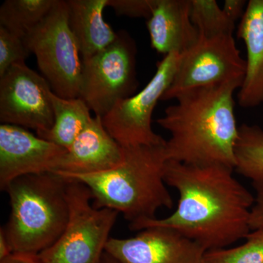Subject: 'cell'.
Segmentation results:
<instances>
[{
	"mask_svg": "<svg viewBox=\"0 0 263 263\" xmlns=\"http://www.w3.org/2000/svg\"><path fill=\"white\" fill-rule=\"evenodd\" d=\"M222 164H193L167 160L164 179L179 193L176 210L164 219L129 226L171 228L194 240L205 251L224 249L250 233L249 219L254 196Z\"/></svg>",
	"mask_w": 263,
	"mask_h": 263,
	"instance_id": "1",
	"label": "cell"
},
{
	"mask_svg": "<svg viewBox=\"0 0 263 263\" xmlns=\"http://www.w3.org/2000/svg\"><path fill=\"white\" fill-rule=\"evenodd\" d=\"M243 81L190 90L157 119L171 137L164 145L167 160L193 164H222L235 170L239 127L234 95Z\"/></svg>",
	"mask_w": 263,
	"mask_h": 263,
	"instance_id": "2",
	"label": "cell"
},
{
	"mask_svg": "<svg viewBox=\"0 0 263 263\" xmlns=\"http://www.w3.org/2000/svg\"><path fill=\"white\" fill-rule=\"evenodd\" d=\"M167 159L163 146L124 148L117 167L97 174L62 176L84 183L97 209L122 213L129 226L155 219L159 209L174 205L164 179Z\"/></svg>",
	"mask_w": 263,
	"mask_h": 263,
	"instance_id": "3",
	"label": "cell"
},
{
	"mask_svg": "<svg viewBox=\"0 0 263 263\" xmlns=\"http://www.w3.org/2000/svg\"><path fill=\"white\" fill-rule=\"evenodd\" d=\"M69 179L54 172L15 179L5 192L11 208L4 228L13 252L38 255L59 239L69 219Z\"/></svg>",
	"mask_w": 263,
	"mask_h": 263,
	"instance_id": "4",
	"label": "cell"
},
{
	"mask_svg": "<svg viewBox=\"0 0 263 263\" xmlns=\"http://www.w3.org/2000/svg\"><path fill=\"white\" fill-rule=\"evenodd\" d=\"M68 179L67 226L59 239L38 257L43 263H102L119 213L97 209L91 203L89 189L80 181Z\"/></svg>",
	"mask_w": 263,
	"mask_h": 263,
	"instance_id": "5",
	"label": "cell"
},
{
	"mask_svg": "<svg viewBox=\"0 0 263 263\" xmlns=\"http://www.w3.org/2000/svg\"><path fill=\"white\" fill-rule=\"evenodd\" d=\"M24 41L52 91L62 98H79L83 60L69 25L67 1L56 0L47 16Z\"/></svg>",
	"mask_w": 263,
	"mask_h": 263,
	"instance_id": "6",
	"label": "cell"
},
{
	"mask_svg": "<svg viewBox=\"0 0 263 263\" xmlns=\"http://www.w3.org/2000/svg\"><path fill=\"white\" fill-rule=\"evenodd\" d=\"M136 54L134 40L121 31L108 47L83 60L79 98L95 117L103 118L118 101L134 95L138 86Z\"/></svg>",
	"mask_w": 263,
	"mask_h": 263,
	"instance_id": "7",
	"label": "cell"
},
{
	"mask_svg": "<svg viewBox=\"0 0 263 263\" xmlns=\"http://www.w3.org/2000/svg\"><path fill=\"white\" fill-rule=\"evenodd\" d=\"M180 57L179 53L164 56L157 63L155 75L141 91L118 101L102 118L109 134L124 148L165 145V140L152 129V115L172 82Z\"/></svg>",
	"mask_w": 263,
	"mask_h": 263,
	"instance_id": "8",
	"label": "cell"
},
{
	"mask_svg": "<svg viewBox=\"0 0 263 263\" xmlns=\"http://www.w3.org/2000/svg\"><path fill=\"white\" fill-rule=\"evenodd\" d=\"M246 67V60L233 34L199 37L195 46L181 54L174 79L162 100H175L190 90L243 81Z\"/></svg>",
	"mask_w": 263,
	"mask_h": 263,
	"instance_id": "9",
	"label": "cell"
},
{
	"mask_svg": "<svg viewBox=\"0 0 263 263\" xmlns=\"http://www.w3.org/2000/svg\"><path fill=\"white\" fill-rule=\"evenodd\" d=\"M51 91L47 80L25 62L12 65L0 78V121L37 134L48 130L54 123Z\"/></svg>",
	"mask_w": 263,
	"mask_h": 263,
	"instance_id": "10",
	"label": "cell"
},
{
	"mask_svg": "<svg viewBox=\"0 0 263 263\" xmlns=\"http://www.w3.org/2000/svg\"><path fill=\"white\" fill-rule=\"evenodd\" d=\"M136 236L110 238L105 252L120 263H202L205 249L171 228L149 227Z\"/></svg>",
	"mask_w": 263,
	"mask_h": 263,
	"instance_id": "11",
	"label": "cell"
},
{
	"mask_svg": "<svg viewBox=\"0 0 263 263\" xmlns=\"http://www.w3.org/2000/svg\"><path fill=\"white\" fill-rule=\"evenodd\" d=\"M67 149L11 124L0 125V189L28 175L53 172Z\"/></svg>",
	"mask_w": 263,
	"mask_h": 263,
	"instance_id": "12",
	"label": "cell"
},
{
	"mask_svg": "<svg viewBox=\"0 0 263 263\" xmlns=\"http://www.w3.org/2000/svg\"><path fill=\"white\" fill-rule=\"evenodd\" d=\"M124 148L109 134L102 118L95 117L62 156L53 172L64 176L97 174L117 167Z\"/></svg>",
	"mask_w": 263,
	"mask_h": 263,
	"instance_id": "13",
	"label": "cell"
},
{
	"mask_svg": "<svg viewBox=\"0 0 263 263\" xmlns=\"http://www.w3.org/2000/svg\"><path fill=\"white\" fill-rule=\"evenodd\" d=\"M191 0H157L146 26L152 47L162 54H183L199 40L190 17Z\"/></svg>",
	"mask_w": 263,
	"mask_h": 263,
	"instance_id": "14",
	"label": "cell"
},
{
	"mask_svg": "<svg viewBox=\"0 0 263 263\" xmlns=\"http://www.w3.org/2000/svg\"><path fill=\"white\" fill-rule=\"evenodd\" d=\"M237 36L245 43L247 67L238 102L245 108L263 103V0H250Z\"/></svg>",
	"mask_w": 263,
	"mask_h": 263,
	"instance_id": "15",
	"label": "cell"
},
{
	"mask_svg": "<svg viewBox=\"0 0 263 263\" xmlns=\"http://www.w3.org/2000/svg\"><path fill=\"white\" fill-rule=\"evenodd\" d=\"M69 25L80 49L82 60L103 51L116 41L115 32L104 19L108 0H68Z\"/></svg>",
	"mask_w": 263,
	"mask_h": 263,
	"instance_id": "16",
	"label": "cell"
},
{
	"mask_svg": "<svg viewBox=\"0 0 263 263\" xmlns=\"http://www.w3.org/2000/svg\"><path fill=\"white\" fill-rule=\"evenodd\" d=\"M54 123L51 129L37 134L40 138L68 149L92 119L91 110L81 98H60L50 94Z\"/></svg>",
	"mask_w": 263,
	"mask_h": 263,
	"instance_id": "17",
	"label": "cell"
},
{
	"mask_svg": "<svg viewBox=\"0 0 263 263\" xmlns=\"http://www.w3.org/2000/svg\"><path fill=\"white\" fill-rule=\"evenodd\" d=\"M56 0H6L0 7V26L24 39L47 16Z\"/></svg>",
	"mask_w": 263,
	"mask_h": 263,
	"instance_id": "18",
	"label": "cell"
},
{
	"mask_svg": "<svg viewBox=\"0 0 263 263\" xmlns=\"http://www.w3.org/2000/svg\"><path fill=\"white\" fill-rule=\"evenodd\" d=\"M235 170L252 182L263 181V129L243 124L235 148Z\"/></svg>",
	"mask_w": 263,
	"mask_h": 263,
	"instance_id": "19",
	"label": "cell"
},
{
	"mask_svg": "<svg viewBox=\"0 0 263 263\" xmlns=\"http://www.w3.org/2000/svg\"><path fill=\"white\" fill-rule=\"evenodd\" d=\"M190 17L199 37L233 34L234 22L230 21L216 0H191Z\"/></svg>",
	"mask_w": 263,
	"mask_h": 263,
	"instance_id": "20",
	"label": "cell"
},
{
	"mask_svg": "<svg viewBox=\"0 0 263 263\" xmlns=\"http://www.w3.org/2000/svg\"><path fill=\"white\" fill-rule=\"evenodd\" d=\"M242 245L205 252L202 263H263V228L251 230Z\"/></svg>",
	"mask_w": 263,
	"mask_h": 263,
	"instance_id": "21",
	"label": "cell"
},
{
	"mask_svg": "<svg viewBox=\"0 0 263 263\" xmlns=\"http://www.w3.org/2000/svg\"><path fill=\"white\" fill-rule=\"evenodd\" d=\"M30 53L24 39L0 26V78L12 65L25 62Z\"/></svg>",
	"mask_w": 263,
	"mask_h": 263,
	"instance_id": "22",
	"label": "cell"
},
{
	"mask_svg": "<svg viewBox=\"0 0 263 263\" xmlns=\"http://www.w3.org/2000/svg\"><path fill=\"white\" fill-rule=\"evenodd\" d=\"M157 0H108V7L117 15L149 18Z\"/></svg>",
	"mask_w": 263,
	"mask_h": 263,
	"instance_id": "23",
	"label": "cell"
},
{
	"mask_svg": "<svg viewBox=\"0 0 263 263\" xmlns=\"http://www.w3.org/2000/svg\"><path fill=\"white\" fill-rule=\"evenodd\" d=\"M256 195L251 209L249 226L251 230L263 228V181L252 182Z\"/></svg>",
	"mask_w": 263,
	"mask_h": 263,
	"instance_id": "24",
	"label": "cell"
},
{
	"mask_svg": "<svg viewBox=\"0 0 263 263\" xmlns=\"http://www.w3.org/2000/svg\"><path fill=\"white\" fill-rule=\"evenodd\" d=\"M247 6V3L245 0H226L222 10L227 17L235 23L243 16Z\"/></svg>",
	"mask_w": 263,
	"mask_h": 263,
	"instance_id": "25",
	"label": "cell"
},
{
	"mask_svg": "<svg viewBox=\"0 0 263 263\" xmlns=\"http://www.w3.org/2000/svg\"><path fill=\"white\" fill-rule=\"evenodd\" d=\"M0 263H43L35 254L13 252L6 258L0 260Z\"/></svg>",
	"mask_w": 263,
	"mask_h": 263,
	"instance_id": "26",
	"label": "cell"
},
{
	"mask_svg": "<svg viewBox=\"0 0 263 263\" xmlns=\"http://www.w3.org/2000/svg\"><path fill=\"white\" fill-rule=\"evenodd\" d=\"M12 253L13 251L5 235L4 228H1L0 229V260L6 258Z\"/></svg>",
	"mask_w": 263,
	"mask_h": 263,
	"instance_id": "27",
	"label": "cell"
},
{
	"mask_svg": "<svg viewBox=\"0 0 263 263\" xmlns=\"http://www.w3.org/2000/svg\"><path fill=\"white\" fill-rule=\"evenodd\" d=\"M102 263H120L118 262L117 259L114 258L110 254L105 252L103 256V259H102Z\"/></svg>",
	"mask_w": 263,
	"mask_h": 263,
	"instance_id": "28",
	"label": "cell"
}]
</instances>
